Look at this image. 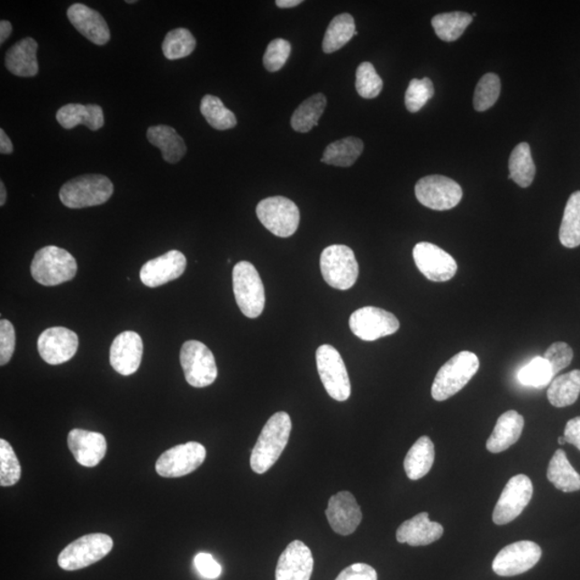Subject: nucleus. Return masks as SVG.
Masks as SVG:
<instances>
[{
  "mask_svg": "<svg viewBox=\"0 0 580 580\" xmlns=\"http://www.w3.org/2000/svg\"><path fill=\"white\" fill-rule=\"evenodd\" d=\"M37 51L38 43L35 39H22L5 53V65L14 76L35 77L39 71Z\"/></svg>",
  "mask_w": 580,
  "mask_h": 580,
  "instance_id": "nucleus-26",
  "label": "nucleus"
},
{
  "mask_svg": "<svg viewBox=\"0 0 580 580\" xmlns=\"http://www.w3.org/2000/svg\"><path fill=\"white\" fill-rule=\"evenodd\" d=\"M563 437L566 443L575 446L580 450V417L573 418L566 423Z\"/></svg>",
  "mask_w": 580,
  "mask_h": 580,
  "instance_id": "nucleus-50",
  "label": "nucleus"
},
{
  "mask_svg": "<svg viewBox=\"0 0 580 580\" xmlns=\"http://www.w3.org/2000/svg\"><path fill=\"white\" fill-rule=\"evenodd\" d=\"M7 200V191H5L4 182H0V205L4 206Z\"/></svg>",
  "mask_w": 580,
  "mask_h": 580,
  "instance_id": "nucleus-54",
  "label": "nucleus"
},
{
  "mask_svg": "<svg viewBox=\"0 0 580 580\" xmlns=\"http://www.w3.org/2000/svg\"><path fill=\"white\" fill-rule=\"evenodd\" d=\"M186 269V255L174 249L148 261L141 267L140 278L145 286L155 288L177 280Z\"/></svg>",
  "mask_w": 580,
  "mask_h": 580,
  "instance_id": "nucleus-20",
  "label": "nucleus"
},
{
  "mask_svg": "<svg viewBox=\"0 0 580 580\" xmlns=\"http://www.w3.org/2000/svg\"><path fill=\"white\" fill-rule=\"evenodd\" d=\"M563 247L575 249L580 245V192L571 195L566 206L559 232Z\"/></svg>",
  "mask_w": 580,
  "mask_h": 580,
  "instance_id": "nucleus-36",
  "label": "nucleus"
},
{
  "mask_svg": "<svg viewBox=\"0 0 580 580\" xmlns=\"http://www.w3.org/2000/svg\"><path fill=\"white\" fill-rule=\"evenodd\" d=\"M321 270L328 285L339 290L353 287L359 276L354 250L342 244L331 245L322 250Z\"/></svg>",
  "mask_w": 580,
  "mask_h": 580,
  "instance_id": "nucleus-6",
  "label": "nucleus"
},
{
  "mask_svg": "<svg viewBox=\"0 0 580 580\" xmlns=\"http://www.w3.org/2000/svg\"><path fill=\"white\" fill-rule=\"evenodd\" d=\"M327 99L325 95L319 93L305 99L295 109L290 124L295 131L309 132L312 128L319 124V121L325 113Z\"/></svg>",
  "mask_w": 580,
  "mask_h": 580,
  "instance_id": "nucleus-32",
  "label": "nucleus"
},
{
  "mask_svg": "<svg viewBox=\"0 0 580 580\" xmlns=\"http://www.w3.org/2000/svg\"><path fill=\"white\" fill-rule=\"evenodd\" d=\"M580 394V370L552 379L548 392L551 405L566 407L576 403Z\"/></svg>",
  "mask_w": 580,
  "mask_h": 580,
  "instance_id": "nucleus-31",
  "label": "nucleus"
},
{
  "mask_svg": "<svg viewBox=\"0 0 580 580\" xmlns=\"http://www.w3.org/2000/svg\"><path fill=\"white\" fill-rule=\"evenodd\" d=\"M510 180L514 181L522 188L531 186L535 177V165L532 159L531 149L526 142L518 144L512 150L509 163Z\"/></svg>",
  "mask_w": 580,
  "mask_h": 580,
  "instance_id": "nucleus-35",
  "label": "nucleus"
},
{
  "mask_svg": "<svg viewBox=\"0 0 580 580\" xmlns=\"http://www.w3.org/2000/svg\"><path fill=\"white\" fill-rule=\"evenodd\" d=\"M433 83L429 77H423L421 80L412 79L405 93L406 109L412 113H418L433 97Z\"/></svg>",
  "mask_w": 580,
  "mask_h": 580,
  "instance_id": "nucleus-44",
  "label": "nucleus"
},
{
  "mask_svg": "<svg viewBox=\"0 0 580 580\" xmlns=\"http://www.w3.org/2000/svg\"><path fill=\"white\" fill-rule=\"evenodd\" d=\"M14 152V144L4 130H0V153L7 155Z\"/></svg>",
  "mask_w": 580,
  "mask_h": 580,
  "instance_id": "nucleus-51",
  "label": "nucleus"
},
{
  "mask_svg": "<svg viewBox=\"0 0 580 580\" xmlns=\"http://www.w3.org/2000/svg\"><path fill=\"white\" fill-rule=\"evenodd\" d=\"M194 563L200 575L205 578L215 579L222 574L220 563L216 562L213 557L210 554H205V552H200L195 557Z\"/></svg>",
  "mask_w": 580,
  "mask_h": 580,
  "instance_id": "nucleus-49",
  "label": "nucleus"
},
{
  "mask_svg": "<svg viewBox=\"0 0 580 580\" xmlns=\"http://www.w3.org/2000/svg\"><path fill=\"white\" fill-rule=\"evenodd\" d=\"M356 36L353 16L349 14L337 15L329 24L322 41L323 52L331 54L339 51Z\"/></svg>",
  "mask_w": 580,
  "mask_h": 580,
  "instance_id": "nucleus-33",
  "label": "nucleus"
},
{
  "mask_svg": "<svg viewBox=\"0 0 580 580\" xmlns=\"http://www.w3.org/2000/svg\"><path fill=\"white\" fill-rule=\"evenodd\" d=\"M435 451L430 438L421 437L412 446L404 459V470L411 481L426 476L434 464Z\"/></svg>",
  "mask_w": 580,
  "mask_h": 580,
  "instance_id": "nucleus-29",
  "label": "nucleus"
},
{
  "mask_svg": "<svg viewBox=\"0 0 580 580\" xmlns=\"http://www.w3.org/2000/svg\"><path fill=\"white\" fill-rule=\"evenodd\" d=\"M326 516L333 531L344 537L353 534L362 521L360 506L349 492H341L331 496Z\"/></svg>",
  "mask_w": 580,
  "mask_h": 580,
  "instance_id": "nucleus-21",
  "label": "nucleus"
},
{
  "mask_svg": "<svg viewBox=\"0 0 580 580\" xmlns=\"http://www.w3.org/2000/svg\"><path fill=\"white\" fill-rule=\"evenodd\" d=\"M479 369L478 357L472 351L464 350L451 357L440 367L431 388L435 401L448 400L467 386Z\"/></svg>",
  "mask_w": 580,
  "mask_h": 580,
  "instance_id": "nucleus-2",
  "label": "nucleus"
},
{
  "mask_svg": "<svg viewBox=\"0 0 580 580\" xmlns=\"http://www.w3.org/2000/svg\"><path fill=\"white\" fill-rule=\"evenodd\" d=\"M573 356L574 353L570 345L565 342H556L550 345L543 357L549 362L552 373L556 376L557 373L571 365Z\"/></svg>",
  "mask_w": 580,
  "mask_h": 580,
  "instance_id": "nucleus-46",
  "label": "nucleus"
},
{
  "mask_svg": "<svg viewBox=\"0 0 580 580\" xmlns=\"http://www.w3.org/2000/svg\"><path fill=\"white\" fill-rule=\"evenodd\" d=\"M533 484L531 479L523 474L512 477L500 495L494 511L493 521L498 526H503L515 521L531 501Z\"/></svg>",
  "mask_w": 580,
  "mask_h": 580,
  "instance_id": "nucleus-14",
  "label": "nucleus"
},
{
  "mask_svg": "<svg viewBox=\"0 0 580 580\" xmlns=\"http://www.w3.org/2000/svg\"><path fill=\"white\" fill-rule=\"evenodd\" d=\"M77 271L74 256L54 245L39 249L31 266L33 280L43 286H57L71 281Z\"/></svg>",
  "mask_w": 580,
  "mask_h": 580,
  "instance_id": "nucleus-4",
  "label": "nucleus"
},
{
  "mask_svg": "<svg viewBox=\"0 0 580 580\" xmlns=\"http://www.w3.org/2000/svg\"><path fill=\"white\" fill-rule=\"evenodd\" d=\"M316 364L328 394L340 403L347 401L351 394L350 381L347 367L339 351L331 345H322L316 350Z\"/></svg>",
  "mask_w": 580,
  "mask_h": 580,
  "instance_id": "nucleus-8",
  "label": "nucleus"
},
{
  "mask_svg": "<svg viewBox=\"0 0 580 580\" xmlns=\"http://www.w3.org/2000/svg\"><path fill=\"white\" fill-rule=\"evenodd\" d=\"M557 442H559L560 445L566 443L565 437H560L559 439H557Z\"/></svg>",
  "mask_w": 580,
  "mask_h": 580,
  "instance_id": "nucleus-55",
  "label": "nucleus"
},
{
  "mask_svg": "<svg viewBox=\"0 0 580 580\" xmlns=\"http://www.w3.org/2000/svg\"><path fill=\"white\" fill-rule=\"evenodd\" d=\"M67 442L77 464L83 467L98 466L107 454V440L102 433L74 429Z\"/></svg>",
  "mask_w": 580,
  "mask_h": 580,
  "instance_id": "nucleus-22",
  "label": "nucleus"
},
{
  "mask_svg": "<svg viewBox=\"0 0 580 580\" xmlns=\"http://www.w3.org/2000/svg\"><path fill=\"white\" fill-rule=\"evenodd\" d=\"M336 580H377V573L366 563H356L340 573Z\"/></svg>",
  "mask_w": 580,
  "mask_h": 580,
  "instance_id": "nucleus-48",
  "label": "nucleus"
},
{
  "mask_svg": "<svg viewBox=\"0 0 580 580\" xmlns=\"http://www.w3.org/2000/svg\"><path fill=\"white\" fill-rule=\"evenodd\" d=\"M13 32V25L9 21L3 20L0 22V43L4 44Z\"/></svg>",
  "mask_w": 580,
  "mask_h": 580,
  "instance_id": "nucleus-52",
  "label": "nucleus"
},
{
  "mask_svg": "<svg viewBox=\"0 0 580 580\" xmlns=\"http://www.w3.org/2000/svg\"><path fill=\"white\" fill-rule=\"evenodd\" d=\"M472 15L467 13H449L435 15L432 26L440 41H456L459 39L468 25L472 23Z\"/></svg>",
  "mask_w": 580,
  "mask_h": 580,
  "instance_id": "nucleus-37",
  "label": "nucleus"
},
{
  "mask_svg": "<svg viewBox=\"0 0 580 580\" xmlns=\"http://www.w3.org/2000/svg\"><path fill=\"white\" fill-rule=\"evenodd\" d=\"M292 420L286 412H277L269 418L250 456V467L255 473L265 474L276 464L288 444Z\"/></svg>",
  "mask_w": 580,
  "mask_h": 580,
  "instance_id": "nucleus-1",
  "label": "nucleus"
},
{
  "mask_svg": "<svg viewBox=\"0 0 580 580\" xmlns=\"http://www.w3.org/2000/svg\"><path fill=\"white\" fill-rule=\"evenodd\" d=\"M349 328L356 337L371 342L397 332L400 322L386 310L365 306L350 315Z\"/></svg>",
  "mask_w": 580,
  "mask_h": 580,
  "instance_id": "nucleus-11",
  "label": "nucleus"
},
{
  "mask_svg": "<svg viewBox=\"0 0 580 580\" xmlns=\"http://www.w3.org/2000/svg\"><path fill=\"white\" fill-rule=\"evenodd\" d=\"M549 362L544 357H535L518 372V379L524 386L544 388L554 379Z\"/></svg>",
  "mask_w": 580,
  "mask_h": 580,
  "instance_id": "nucleus-40",
  "label": "nucleus"
},
{
  "mask_svg": "<svg viewBox=\"0 0 580 580\" xmlns=\"http://www.w3.org/2000/svg\"><path fill=\"white\" fill-rule=\"evenodd\" d=\"M500 77L494 74L485 75L476 88L474 94V108L479 113L493 107L500 96Z\"/></svg>",
  "mask_w": 580,
  "mask_h": 580,
  "instance_id": "nucleus-42",
  "label": "nucleus"
},
{
  "mask_svg": "<svg viewBox=\"0 0 580 580\" xmlns=\"http://www.w3.org/2000/svg\"><path fill=\"white\" fill-rule=\"evenodd\" d=\"M143 341L137 332L124 331L114 339L110 349V364L121 376H130L140 367Z\"/></svg>",
  "mask_w": 580,
  "mask_h": 580,
  "instance_id": "nucleus-18",
  "label": "nucleus"
},
{
  "mask_svg": "<svg viewBox=\"0 0 580 580\" xmlns=\"http://www.w3.org/2000/svg\"><path fill=\"white\" fill-rule=\"evenodd\" d=\"M113 548L108 534L92 533L72 542L60 552L59 566L65 571H77L103 560Z\"/></svg>",
  "mask_w": 580,
  "mask_h": 580,
  "instance_id": "nucleus-7",
  "label": "nucleus"
},
{
  "mask_svg": "<svg viewBox=\"0 0 580 580\" xmlns=\"http://www.w3.org/2000/svg\"><path fill=\"white\" fill-rule=\"evenodd\" d=\"M292 46L285 39L277 38L269 43L264 55L265 68L270 72L281 70L289 59Z\"/></svg>",
  "mask_w": 580,
  "mask_h": 580,
  "instance_id": "nucleus-45",
  "label": "nucleus"
},
{
  "mask_svg": "<svg viewBox=\"0 0 580 580\" xmlns=\"http://www.w3.org/2000/svg\"><path fill=\"white\" fill-rule=\"evenodd\" d=\"M196 49V39L186 29H176L167 33L163 42V52L167 59L175 60L187 58Z\"/></svg>",
  "mask_w": 580,
  "mask_h": 580,
  "instance_id": "nucleus-39",
  "label": "nucleus"
},
{
  "mask_svg": "<svg viewBox=\"0 0 580 580\" xmlns=\"http://www.w3.org/2000/svg\"><path fill=\"white\" fill-rule=\"evenodd\" d=\"M15 331L7 320L0 322V366L7 365L14 353Z\"/></svg>",
  "mask_w": 580,
  "mask_h": 580,
  "instance_id": "nucleus-47",
  "label": "nucleus"
},
{
  "mask_svg": "<svg viewBox=\"0 0 580 580\" xmlns=\"http://www.w3.org/2000/svg\"><path fill=\"white\" fill-rule=\"evenodd\" d=\"M204 446L197 442L177 445L163 455L156 462V472L167 478H176L188 476L202 466L205 460Z\"/></svg>",
  "mask_w": 580,
  "mask_h": 580,
  "instance_id": "nucleus-13",
  "label": "nucleus"
},
{
  "mask_svg": "<svg viewBox=\"0 0 580 580\" xmlns=\"http://www.w3.org/2000/svg\"><path fill=\"white\" fill-rule=\"evenodd\" d=\"M356 89L362 98L373 99L378 96L383 89L382 77L371 63H362L356 71Z\"/></svg>",
  "mask_w": 580,
  "mask_h": 580,
  "instance_id": "nucleus-43",
  "label": "nucleus"
},
{
  "mask_svg": "<svg viewBox=\"0 0 580 580\" xmlns=\"http://www.w3.org/2000/svg\"><path fill=\"white\" fill-rule=\"evenodd\" d=\"M524 418L516 411H507L499 417L486 448L493 454L509 449L521 437Z\"/></svg>",
  "mask_w": 580,
  "mask_h": 580,
  "instance_id": "nucleus-25",
  "label": "nucleus"
},
{
  "mask_svg": "<svg viewBox=\"0 0 580 580\" xmlns=\"http://www.w3.org/2000/svg\"><path fill=\"white\" fill-rule=\"evenodd\" d=\"M412 258L418 270L432 282H448L456 276L458 269L453 256L438 245L429 242L416 244L412 249Z\"/></svg>",
  "mask_w": 580,
  "mask_h": 580,
  "instance_id": "nucleus-16",
  "label": "nucleus"
},
{
  "mask_svg": "<svg viewBox=\"0 0 580 580\" xmlns=\"http://www.w3.org/2000/svg\"><path fill=\"white\" fill-rule=\"evenodd\" d=\"M542 549L531 540H521L502 549L494 557L493 570L496 575L510 577L521 575L538 565Z\"/></svg>",
  "mask_w": 580,
  "mask_h": 580,
  "instance_id": "nucleus-15",
  "label": "nucleus"
},
{
  "mask_svg": "<svg viewBox=\"0 0 580 580\" xmlns=\"http://www.w3.org/2000/svg\"><path fill=\"white\" fill-rule=\"evenodd\" d=\"M444 528L439 522L429 520L428 512L412 517L404 521L397 530V540L410 546H427L437 542L443 537Z\"/></svg>",
  "mask_w": 580,
  "mask_h": 580,
  "instance_id": "nucleus-24",
  "label": "nucleus"
},
{
  "mask_svg": "<svg viewBox=\"0 0 580 580\" xmlns=\"http://www.w3.org/2000/svg\"><path fill=\"white\" fill-rule=\"evenodd\" d=\"M136 0H127L126 4H136Z\"/></svg>",
  "mask_w": 580,
  "mask_h": 580,
  "instance_id": "nucleus-56",
  "label": "nucleus"
},
{
  "mask_svg": "<svg viewBox=\"0 0 580 580\" xmlns=\"http://www.w3.org/2000/svg\"><path fill=\"white\" fill-rule=\"evenodd\" d=\"M234 297L242 313L249 319H258L264 312L266 295L264 283L256 267L249 261H240L233 267Z\"/></svg>",
  "mask_w": 580,
  "mask_h": 580,
  "instance_id": "nucleus-5",
  "label": "nucleus"
},
{
  "mask_svg": "<svg viewBox=\"0 0 580 580\" xmlns=\"http://www.w3.org/2000/svg\"><path fill=\"white\" fill-rule=\"evenodd\" d=\"M256 214L267 231L280 238L292 237L300 224L298 206L282 196L261 200L256 208Z\"/></svg>",
  "mask_w": 580,
  "mask_h": 580,
  "instance_id": "nucleus-9",
  "label": "nucleus"
},
{
  "mask_svg": "<svg viewBox=\"0 0 580 580\" xmlns=\"http://www.w3.org/2000/svg\"><path fill=\"white\" fill-rule=\"evenodd\" d=\"M21 476L20 461L13 446L4 439L0 440V485L2 487L14 486L19 483Z\"/></svg>",
  "mask_w": 580,
  "mask_h": 580,
  "instance_id": "nucleus-41",
  "label": "nucleus"
},
{
  "mask_svg": "<svg viewBox=\"0 0 580 580\" xmlns=\"http://www.w3.org/2000/svg\"><path fill=\"white\" fill-rule=\"evenodd\" d=\"M313 568V555L308 546L294 540L277 561L276 580H310Z\"/></svg>",
  "mask_w": 580,
  "mask_h": 580,
  "instance_id": "nucleus-19",
  "label": "nucleus"
},
{
  "mask_svg": "<svg viewBox=\"0 0 580 580\" xmlns=\"http://www.w3.org/2000/svg\"><path fill=\"white\" fill-rule=\"evenodd\" d=\"M200 113L206 122L217 131H227L237 125V117L225 107L219 97L205 95L200 104Z\"/></svg>",
  "mask_w": 580,
  "mask_h": 580,
  "instance_id": "nucleus-38",
  "label": "nucleus"
},
{
  "mask_svg": "<svg viewBox=\"0 0 580 580\" xmlns=\"http://www.w3.org/2000/svg\"><path fill=\"white\" fill-rule=\"evenodd\" d=\"M67 16L75 29L89 41L104 46L110 41V30L104 16L86 5L75 4L67 11Z\"/></svg>",
  "mask_w": 580,
  "mask_h": 580,
  "instance_id": "nucleus-23",
  "label": "nucleus"
},
{
  "mask_svg": "<svg viewBox=\"0 0 580 580\" xmlns=\"http://www.w3.org/2000/svg\"><path fill=\"white\" fill-rule=\"evenodd\" d=\"M57 120L65 130L85 125L88 130L96 131L104 125V111L98 104H66L58 111Z\"/></svg>",
  "mask_w": 580,
  "mask_h": 580,
  "instance_id": "nucleus-27",
  "label": "nucleus"
},
{
  "mask_svg": "<svg viewBox=\"0 0 580 580\" xmlns=\"http://www.w3.org/2000/svg\"><path fill=\"white\" fill-rule=\"evenodd\" d=\"M364 150V142L358 138L348 137L329 144L323 152L322 163L337 167H349Z\"/></svg>",
  "mask_w": 580,
  "mask_h": 580,
  "instance_id": "nucleus-34",
  "label": "nucleus"
},
{
  "mask_svg": "<svg viewBox=\"0 0 580 580\" xmlns=\"http://www.w3.org/2000/svg\"><path fill=\"white\" fill-rule=\"evenodd\" d=\"M276 4L278 8L287 9L297 7V5L303 4V2H301V0H277Z\"/></svg>",
  "mask_w": 580,
  "mask_h": 580,
  "instance_id": "nucleus-53",
  "label": "nucleus"
},
{
  "mask_svg": "<svg viewBox=\"0 0 580 580\" xmlns=\"http://www.w3.org/2000/svg\"><path fill=\"white\" fill-rule=\"evenodd\" d=\"M418 202L429 209L446 211L455 208L462 199L458 183L443 176H428L421 178L415 186Z\"/></svg>",
  "mask_w": 580,
  "mask_h": 580,
  "instance_id": "nucleus-12",
  "label": "nucleus"
},
{
  "mask_svg": "<svg viewBox=\"0 0 580 580\" xmlns=\"http://www.w3.org/2000/svg\"><path fill=\"white\" fill-rule=\"evenodd\" d=\"M79 348L77 333L65 327L47 329L38 339V351L49 365L59 366L74 358Z\"/></svg>",
  "mask_w": 580,
  "mask_h": 580,
  "instance_id": "nucleus-17",
  "label": "nucleus"
},
{
  "mask_svg": "<svg viewBox=\"0 0 580 580\" xmlns=\"http://www.w3.org/2000/svg\"><path fill=\"white\" fill-rule=\"evenodd\" d=\"M180 361L184 376L191 386L204 388L215 382L216 361L213 353L205 344L195 340L184 343Z\"/></svg>",
  "mask_w": 580,
  "mask_h": 580,
  "instance_id": "nucleus-10",
  "label": "nucleus"
},
{
  "mask_svg": "<svg viewBox=\"0 0 580 580\" xmlns=\"http://www.w3.org/2000/svg\"><path fill=\"white\" fill-rule=\"evenodd\" d=\"M147 136L149 142L161 150L167 163H178L187 152L186 141L175 128L167 125L152 126L149 128Z\"/></svg>",
  "mask_w": 580,
  "mask_h": 580,
  "instance_id": "nucleus-28",
  "label": "nucleus"
},
{
  "mask_svg": "<svg viewBox=\"0 0 580 580\" xmlns=\"http://www.w3.org/2000/svg\"><path fill=\"white\" fill-rule=\"evenodd\" d=\"M548 481L563 493H574L580 490V476L562 449H557L549 462Z\"/></svg>",
  "mask_w": 580,
  "mask_h": 580,
  "instance_id": "nucleus-30",
  "label": "nucleus"
},
{
  "mask_svg": "<svg viewBox=\"0 0 580 580\" xmlns=\"http://www.w3.org/2000/svg\"><path fill=\"white\" fill-rule=\"evenodd\" d=\"M114 186L102 175L80 176L64 184L59 199L67 208L83 209L104 204L113 196Z\"/></svg>",
  "mask_w": 580,
  "mask_h": 580,
  "instance_id": "nucleus-3",
  "label": "nucleus"
}]
</instances>
